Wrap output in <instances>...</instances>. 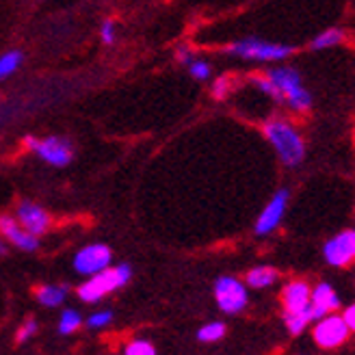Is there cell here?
Segmentation results:
<instances>
[{
	"mask_svg": "<svg viewBox=\"0 0 355 355\" xmlns=\"http://www.w3.org/2000/svg\"><path fill=\"white\" fill-rule=\"evenodd\" d=\"M262 135L275 150L279 163L288 169L299 167L306 161V139L288 117H269L262 123Z\"/></svg>",
	"mask_w": 355,
	"mask_h": 355,
	"instance_id": "1",
	"label": "cell"
},
{
	"mask_svg": "<svg viewBox=\"0 0 355 355\" xmlns=\"http://www.w3.org/2000/svg\"><path fill=\"white\" fill-rule=\"evenodd\" d=\"M266 78H269L275 87L277 94V104L286 106L291 113L306 115L310 113L314 98L310 94V89L304 83V76L297 67L293 65H273L266 69Z\"/></svg>",
	"mask_w": 355,
	"mask_h": 355,
	"instance_id": "2",
	"label": "cell"
},
{
	"mask_svg": "<svg viewBox=\"0 0 355 355\" xmlns=\"http://www.w3.org/2000/svg\"><path fill=\"white\" fill-rule=\"evenodd\" d=\"M295 52L297 48L291 44L266 42L260 37H241L223 46V55L232 59L247 61V63H269V65H277L291 59Z\"/></svg>",
	"mask_w": 355,
	"mask_h": 355,
	"instance_id": "3",
	"label": "cell"
},
{
	"mask_svg": "<svg viewBox=\"0 0 355 355\" xmlns=\"http://www.w3.org/2000/svg\"><path fill=\"white\" fill-rule=\"evenodd\" d=\"M22 146L28 154L40 158L42 163L57 167V169L67 167L76 156L74 141L65 135H46V137L26 135L22 139Z\"/></svg>",
	"mask_w": 355,
	"mask_h": 355,
	"instance_id": "4",
	"label": "cell"
},
{
	"mask_svg": "<svg viewBox=\"0 0 355 355\" xmlns=\"http://www.w3.org/2000/svg\"><path fill=\"white\" fill-rule=\"evenodd\" d=\"M132 277V269L128 264H117V266H109L96 275H89V279L78 288V297L85 301V304H96L104 295H109L121 286H126Z\"/></svg>",
	"mask_w": 355,
	"mask_h": 355,
	"instance_id": "5",
	"label": "cell"
},
{
	"mask_svg": "<svg viewBox=\"0 0 355 355\" xmlns=\"http://www.w3.org/2000/svg\"><path fill=\"white\" fill-rule=\"evenodd\" d=\"M215 301L221 312L225 314H239L247 308V286L232 277V275H221L217 282H215Z\"/></svg>",
	"mask_w": 355,
	"mask_h": 355,
	"instance_id": "6",
	"label": "cell"
},
{
	"mask_svg": "<svg viewBox=\"0 0 355 355\" xmlns=\"http://www.w3.org/2000/svg\"><path fill=\"white\" fill-rule=\"evenodd\" d=\"M349 327L345 323V318L338 314H327L323 318H318L314 329H312V338L314 345L321 349H338L340 345L347 343L349 338Z\"/></svg>",
	"mask_w": 355,
	"mask_h": 355,
	"instance_id": "7",
	"label": "cell"
},
{
	"mask_svg": "<svg viewBox=\"0 0 355 355\" xmlns=\"http://www.w3.org/2000/svg\"><path fill=\"white\" fill-rule=\"evenodd\" d=\"M288 200H291L288 189L275 191V195L266 202V206L262 208V212L256 219V225H254L256 236H269L271 232H275L282 223V219H284V212H286V208H288Z\"/></svg>",
	"mask_w": 355,
	"mask_h": 355,
	"instance_id": "8",
	"label": "cell"
},
{
	"mask_svg": "<svg viewBox=\"0 0 355 355\" xmlns=\"http://www.w3.org/2000/svg\"><path fill=\"white\" fill-rule=\"evenodd\" d=\"M113 260V252L104 243H92L83 247L74 256V269L83 275H96L104 269H109Z\"/></svg>",
	"mask_w": 355,
	"mask_h": 355,
	"instance_id": "9",
	"label": "cell"
},
{
	"mask_svg": "<svg viewBox=\"0 0 355 355\" xmlns=\"http://www.w3.org/2000/svg\"><path fill=\"white\" fill-rule=\"evenodd\" d=\"M13 217L20 221V225L26 230V232H31L33 236H37V239L42 234H46L50 230V225H52L50 212L44 206H40L37 202H31V200L17 202Z\"/></svg>",
	"mask_w": 355,
	"mask_h": 355,
	"instance_id": "10",
	"label": "cell"
},
{
	"mask_svg": "<svg viewBox=\"0 0 355 355\" xmlns=\"http://www.w3.org/2000/svg\"><path fill=\"white\" fill-rule=\"evenodd\" d=\"M323 258L327 264L345 269L355 260V230H343L323 245Z\"/></svg>",
	"mask_w": 355,
	"mask_h": 355,
	"instance_id": "11",
	"label": "cell"
},
{
	"mask_svg": "<svg viewBox=\"0 0 355 355\" xmlns=\"http://www.w3.org/2000/svg\"><path fill=\"white\" fill-rule=\"evenodd\" d=\"M310 299H312V288L310 284L304 279H293L288 282L282 291V306H284V316L293 314H304L310 310Z\"/></svg>",
	"mask_w": 355,
	"mask_h": 355,
	"instance_id": "12",
	"label": "cell"
},
{
	"mask_svg": "<svg viewBox=\"0 0 355 355\" xmlns=\"http://www.w3.org/2000/svg\"><path fill=\"white\" fill-rule=\"evenodd\" d=\"M0 236L22 252H35L40 247V239L26 232L13 215H0Z\"/></svg>",
	"mask_w": 355,
	"mask_h": 355,
	"instance_id": "13",
	"label": "cell"
},
{
	"mask_svg": "<svg viewBox=\"0 0 355 355\" xmlns=\"http://www.w3.org/2000/svg\"><path fill=\"white\" fill-rule=\"evenodd\" d=\"M310 306H312L314 316H316V321H318V318H323V316L331 314L334 310H338L340 299H338V295H336V291L331 288V284L321 282V284H316V286L312 288Z\"/></svg>",
	"mask_w": 355,
	"mask_h": 355,
	"instance_id": "14",
	"label": "cell"
},
{
	"mask_svg": "<svg viewBox=\"0 0 355 355\" xmlns=\"http://www.w3.org/2000/svg\"><path fill=\"white\" fill-rule=\"evenodd\" d=\"M24 67V52L20 48H9L0 55V83H5Z\"/></svg>",
	"mask_w": 355,
	"mask_h": 355,
	"instance_id": "15",
	"label": "cell"
},
{
	"mask_svg": "<svg viewBox=\"0 0 355 355\" xmlns=\"http://www.w3.org/2000/svg\"><path fill=\"white\" fill-rule=\"evenodd\" d=\"M345 40H347V33L338 26H331V28H325L318 35H314V40L310 42V50L312 52L331 50V48H338Z\"/></svg>",
	"mask_w": 355,
	"mask_h": 355,
	"instance_id": "16",
	"label": "cell"
},
{
	"mask_svg": "<svg viewBox=\"0 0 355 355\" xmlns=\"http://www.w3.org/2000/svg\"><path fill=\"white\" fill-rule=\"evenodd\" d=\"M279 279V273H277V269H273V266H256V269H252V271H247V275H245V284L247 286H252V288H269V286H273V284Z\"/></svg>",
	"mask_w": 355,
	"mask_h": 355,
	"instance_id": "17",
	"label": "cell"
},
{
	"mask_svg": "<svg viewBox=\"0 0 355 355\" xmlns=\"http://www.w3.org/2000/svg\"><path fill=\"white\" fill-rule=\"evenodd\" d=\"M184 69L189 72V76H191L193 80H198V83H208V80L212 78V74H215V69H212V63H210L208 59L200 57V55H195V57L184 65Z\"/></svg>",
	"mask_w": 355,
	"mask_h": 355,
	"instance_id": "18",
	"label": "cell"
},
{
	"mask_svg": "<svg viewBox=\"0 0 355 355\" xmlns=\"http://www.w3.org/2000/svg\"><path fill=\"white\" fill-rule=\"evenodd\" d=\"M234 89H236V76H232V74H221V76H217L215 80H212V85H210V96L215 98L217 102H225L230 96L234 94Z\"/></svg>",
	"mask_w": 355,
	"mask_h": 355,
	"instance_id": "19",
	"label": "cell"
},
{
	"mask_svg": "<svg viewBox=\"0 0 355 355\" xmlns=\"http://www.w3.org/2000/svg\"><path fill=\"white\" fill-rule=\"evenodd\" d=\"M35 295H37V299L44 306L55 308V306L63 304V299L67 295V286H40L35 291Z\"/></svg>",
	"mask_w": 355,
	"mask_h": 355,
	"instance_id": "20",
	"label": "cell"
},
{
	"mask_svg": "<svg viewBox=\"0 0 355 355\" xmlns=\"http://www.w3.org/2000/svg\"><path fill=\"white\" fill-rule=\"evenodd\" d=\"M98 37L104 46H115L119 40V22L115 17H104L98 26Z\"/></svg>",
	"mask_w": 355,
	"mask_h": 355,
	"instance_id": "21",
	"label": "cell"
},
{
	"mask_svg": "<svg viewBox=\"0 0 355 355\" xmlns=\"http://www.w3.org/2000/svg\"><path fill=\"white\" fill-rule=\"evenodd\" d=\"M83 325V316L76 312V310H65L59 318V331L63 336H69V334H74L78 327Z\"/></svg>",
	"mask_w": 355,
	"mask_h": 355,
	"instance_id": "22",
	"label": "cell"
},
{
	"mask_svg": "<svg viewBox=\"0 0 355 355\" xmlns=\"http://www.w3.org/2000/svg\"><path fill=\"white\" fill-rule=\"evenodd\" d=\"M223 336H225V325L219 323V321H215V323L204 325V327L198 331V340H200V343H217V340L223 338Z\"/></svg>",
	"mask_w": 355,
	"mask_h": 355,
	"instance_id": "23",
	"label": "cell"
},
{
	"mask_svg": "<svg viewBox=\"0 0 355 355\" xmlns=\"http://www.w3.org/2000/svg\"><path fill=\"white\" fill-rule=\"evenodd\" d=\"M126 355H156V349H154V345L152 343H148V340H132L128 347H126V351H123Z\"/></svg>",
	"mask_w": 355,
	"mask_h": 355,
	"instance_id": "24",
	"label": "cell"
},
{
	"mask_svg": "<svg viewBox=\"0 0 355 355\" xmlns=\"http://www.w3.org/2000/svg\"><path fill=\"white\" fill-rule=\"evenodd\" d=\"M113 321V312L111 310H102V312H96L87 318V327H92V329H102L106 327Z\"/></svg>",
	"mask_w": 355,
	"mask_h": 355,
	"instance_id": "25",
	"label": "cell"
},
{
	"mask_svg": "<svg viewBox=\"0 0 355 355\" xmlns=\"http://www.w3.org/2000/svg\"><path fill=\"white\" fill-rule=\"evenodd\" d=\"M195 57V50L191 48V46H187V44H180V46H178L175 48V61L178 63H180L182 67L191 61Z\"/></svg>",
	"mask_w": 355,
	"mask_h": 355,
	"instance_id": "26",
	"label": "cell"
},
{
	"mask_svg": "<svg viewBox=\"0 0 355 355\" xmlns=\"http://www.w3.org/2000/svg\"><path fill=\"white\" fill-rule=\"evenodd\" d=\"M35 331H37V323H35V321H26L20 329H17L15 340H17V343H26Z\"/></svg>",
	"mask_w": 355,
	"mask_h": 355,
	"instance_id": "27",
	"label": "cell"
},
{
	"mask_svg": "<svg viewBox=\"0 0 355 355\" xmlns=\"http://www.w3.org/2000/svg\"><path fill=\"white\" fill-rule=\"evenodd\" d=\"M343 318L349 327V331H355V304H351L345 312H343Z\"/></svg>",
	"mask_w": 355,
	"mask_h": 355,
	"instance_id": "28",
	"label": "cell"
},
{
	"mask_svg": "<svg viewBox=\"0 0 355 355\" xmlns=\"http://www.w3.org/2000/svg\"><path fill=\"white\" fill-rule=\"evenodd\" d=\"M5 254H7V243L3 236H0V256H5Z\"/></svg>",
	"mask_w": 355,
	"mask_h": 355,
	"instance_id": "29",
	"label": "cell"
}]
</instances>
